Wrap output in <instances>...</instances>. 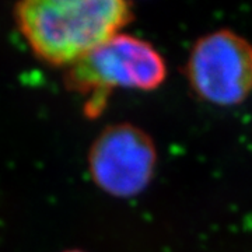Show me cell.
<instances>
[{"label": "cell", "instance_id": "6da1fadb", "mask_svg": "<svg viewBox=\"0 0 252 252\" xmlns=\"http://www.w3.org/2000/svg\"><path fill=\"white\" fill-rule=\"evenodd\" d=\"M13 16L38 59L70 67L133 20L125 0H26Z\"/></svg>", "mask_w": 252, "mask_h": 252}, {"label": "cell", "instance_id": "7a4b0ae2", "mask_svg": "<svg viewBox=\"0 0 252 252\" xmlns=\"http://www.w3.org/2000/svg\"><path fill=\"white\" fill-rule=\"evenodd\" d=\"M167 80V63L143 38L119 32L66 69V89L84 98L89 118L102 114L115 90L154 91Z\"/></svg>", "mask_w": 252, "mask_h": 252}, {"label": "cell", "instance_id": "3957f363", "mask_svg": "<svg viewBox=\"0 0 252 252\" xmlns=\"http://www.w3.org/2000/svg\"><path fill=\"white\" fill-rule=\"evenodd\" d=\"M189 89L215 107H237L252 94V42L228 28L199 36L184 66Z\"/></svg>", "mask_w": 252, "mask_h": 252}, {"label": "cell", "instance_id": "277c9868", "mask_svg": "<svg viewBox=\"0 0 252 252\" xmlns=\"http://www.w3.org/2000/svg\"><path fill=\"white\" fill-rule=\"evenodd\" d=\"M158 154L143 127L118 122L104 127L91 143L87 164L93 182L114 198L140 195L152 184Z\"/></svg>", "mask_w": 252, "mask_h": 252}, {"label": "cell", "instance_id": "5b68a950", "mask_svg": "<svg viewBox=\"0 0 252 252\" xmlns=\"http://www.w3.org/2000/svg\"><path fill=\"white\" fill-rule=\"evenodd\" d=\"M64 252H83V251H79V250H70V251H64Z\"/></svg>", "mask_w": 252, "mask_h": 252}]
</instances>
